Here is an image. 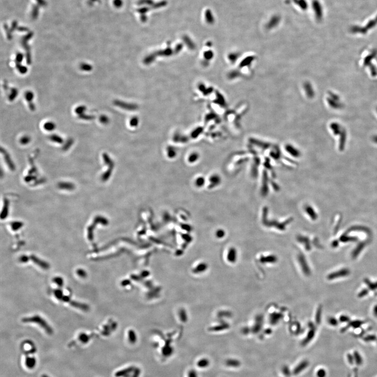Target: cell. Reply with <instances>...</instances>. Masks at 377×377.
<instances>
[{"mask_svg":"<svg viewBox=\"0 0 377 377\" xmlns=\"http://www.w3.org/2000/svg\"><path fill=\"white\" fill-rule=\"evenodd\" d=\"M368 292H369V290H368V289H365L364 290H362L361 292L359 293V298H362V297H364L365 296L367 295Z\"/></svg>","mask_w":377,"mask_h":377,"instance_id":"ffe728a7","label":"cell"},{"mask_svg":"<svg viewBox=\"0 0 377 377\" xmlns=\"http://www.w3.org/2000/svg\"><path fill=\"white\" fill-rule=\"evenodd\" d=\"M366 243H365V242H363V243L359 244L357 246V247L353 250V253H351V256H352L353 258H356L358 257L359 254L361 253L362 250L364 249L365 246L366 245Z\"/></svg>","mask_w":377,"mask_h":377,"instance_id":"ba28073f","label":"cell"},{"mask_svg":"<svg viewBox=\"0 0 377 377\" xmlns=\"http://www.w3.org/2000/svg\"><path fill=\"white\" fill-rule=\"evenodd\" d=\"M340 241L342 242H354V241H357V239L355 237H347L344 236H342L340 239Z\"/></svg>","mask_w":377,"mask_h":377,"instance_id":"4fadbf2b","label":"cell"},{"mask_svg":"<svg viewBox=\"0 0 377 377\" xmlns=\"http://www.w3.org/2000/svg\"><path fill=\"white\" fill-rule=\"evenodd\" d=\"M353 357H354V360L356 362V364L358 365H361L362 364V358L361 357V355L359 353L358 351H355L353 353Z\"/></svg>","mask_w":377,"mask_h":377,"instance_id":"30bf717a","label":"cell"},{"mask_svg":"<svg viewBox=\"0 0 377 377\" xmlns=\"http://www.w3.org/2000/svg\"><path fill=\"white\" fill-rule=\"evenodd\" d=\"M53 281L54 282L55 284L57 285L58 286H59V287H61L63 284V280L60 277H57V278H54L53 280Z\"/></svg>","mask_w":377,"mask_h":377,"instance_id":"2e32d148","label":"cell"},{"mask_svg":"<svg viewBox=\"0 0 377 377\" xmlns=\"http://www.w3.org/2000/svg\"><path fill=\"white\" fill-rule=\"evenodd\" d=\"M210 361L207 359H202L198 362V365L199 367L201 368H205L209 366Z\"/></svg>","mask_w":377,"mask_h":377,"instance_id":"7c38bea8","label":"cell"},{"mask_svg":"<svg viewBox=\"0 0 377 377\" xmlns=\"http://www.w3.org/2000/svg\"><path fill=\"white\" fill-rule=\"evenodd\" d=\"M19 260L21 262H23V263H26L28 261H32L38 266L42 268V269L44 270H47L50 267L49 265L48 264L47 262L43 261L42 259L38 258L34 255H30V256L24 255V256H21L20 258H19Z\"/></svg>","mask_w":377,"mask_h":377,"instance_id":"3957f363","label":"cell"},{"mask_svg":"<svg viewBox=\"0 0 377 377\" xmlns=\"http://www.w3.org/2000/svg\"><path fill=\"white\" fill-rule=\"evenodd\" d=\"M225 365L229 367L238 368L241 366V362L236 359H228L225 361Z\"/></svg>","mask_w":377,"mask_h":377,"instance_id":"52a82bcc","label":"cell"},{"mask_svg":"<svg viewBox=\"0 0 377 377\" xmlns=\"http://www.w3.org/2000/svg\"><path fill=\"white\" fill-rule=\"evenodd\" d=\"M22 322L26 323H35L36 324L39 325L44 330H46L47 332L49 333L52 332V329L48 324L47 322L39 315H33L32 317H24L22 319Z\"/></svg>","mask_w":377,"mask_h":377,"instance_id":"7a4b0ae2","label":"cell"},{"mask_svg":"<svg viewBox=\"0 0 377 377\" xmlns=\"http://www.w3.org/2000/svg\"><path fill=\"white\" fill-rule=\"evenodd\" d=\"M321 312H322V306H320L319 308L318 309L317 312V317H316V321H317V324H319L320 322H321Z\"/></svg>","mask_w":377,"mask_h":377,"instance_id":"e0dca14e","label":"cell"},{"mask_svg":"<svg viewBox=\"0 0 377 377\" xmlns=\"http://www.w3.org/2000/svg\"><path fill=\"white\" fill-rule=\"evenodd\" d=\"M53 294L54 296V297L58 300L63 301V302L68 303L69 304H70L72 306H74V308L81 309L83 311H87L89 309V307L85 304L80 303L77 302L76 301L72 300L70 298V295L68 292L65 293L63 291L60 290V289L53 290Z\"/></svg>","mask_w":377,"mask_h":377,"instance_id":"6da1fadb","label":"cell"},{"mask_svg":"<svg viewBox=\"0 0 377 377\" xmlns=\"http://www.w3.org/2000/svg\"><path fill=\"white\" fill-rule=\"evenodd\" d=\"M374 316L377 317V305L374 306Z\"/></svg>","mask_w":377,"mask_h":377,"instance_id":"cb8c5ba5","label":"cell"},{"mask_svg":"<svg viewBox=\"0 0 377 377\" xmlns=\"http://www.w3.org/2000/svg\"><path fill=\"white\" fill-rule=\"evenodd\" d=\"M365 282L366 283L370 290H374L377 289V282L372 283L368 279H365L364 280Z\"/></svg>","mask_w":377,"mask_h":377,"instance_id":"8fae6325","label":"cell"},{"mask_svg":"<svg viewBox=\"0 0 377 377\" xmlns=\"http://www.w3.org/2000/svg\"><path fill=\"white\" fill-rule=\"evenodd\" d=\"M363 324H364V321H358V320L353 321L349 323L348 325L346 326L345 327L342 328L341 330V331L342 333L345 332L346 330H347L349 327H353L354 328H357L360 327Z\"/></svg>","mask_w":377,"mask_h":377,"instance_id":"8992f818","label":"cell"},{"mask_svg":"<svg viewBox=\"0 0 377 377\" xmlns=\"http://www.w3.org/2000/svg\"><path fill=\"white\" fill-rule=\"evenodd\" d=\"M309 362L307 360H305L301 362L294 369L293 371L292 374L294 376L300 374L301 372L303 371L306 369V368L309 366Z\"/></svg>","mask_w":377,"mask_h":377,"instance_id":"5b68a950","label":"cell"},{"mask_svg":"<svg viewBox=\"0 0 377 377\" xmlns=\"http://www.w3.org/2000/svg\"><path fill=\"white\" fill-rule=\"evenodd\" d=\"M374 141L375 142H376L377 143V136H376V137H374Z\"/></svg>","mask_w":377,"mask_h":377,"instance_id":"d4e9b609","label":"cell"},{"mask_svg":"<svg viewBox=\"0 0 377 377\" xmlns=\"http://www.w3.org/2000/svg\"><path fill=\"white\" fill-rule=\"evenodd\" d=\"M315 330L314 329V327H313L309 332L307 337L303 340V342L302 343L303 345H306V344H308L313 339V338L314 337V335H315Z\"/></svg>","mask_w":377,"mask_h":377,"instance_id":"9c48e42d","label":"cell"},{"mask_svg":"<svg viewBox=\"0 0 377 377\" xmlns=\"http://www.w3.org/2000/svg\"><path fill=\"white\" fill-rule=\"evenodd\" d=\"M340 321L341 322H349L350 321V318L346 315H342L340 318Z\"/></svg>","mask_w":377,"mask_h":377,"instance_id":"44dd1931","label":"cell"},{"mask_svg":"<svg viewBox=\"0 0 377 377\" xmlns=\"http://www.w3.org/2000/svg\"><path fill=\"white\" fill-rule=\"evenodd\" d=\"M349 274H350L349 270L345 268V269H341L337 271L333 272L328 276L327 278L329 280L335 279L338 278L346 277L347 276H348Z\"/></svg>","mask_w":377,"mask_h":377,"instance_id":"277c9868","label":"cell"},{"mask_svg":"<svg viewBox=\"0 0 377 377\" xmlns=\"http://www.w3.org/2000/svg\"><path fill=\"white\" fill-rule=\"evenodd\" d=\"M377 340L376 336L374 335H367L364 338V340L366 342L375 341Z\"/></svg>","mask_w":377,"mask_h":377,"instance_id":"9a60e30c","label":"cell"},{"mask_svg":"<svg viewBox=\"0 0 377 377\" xmlns=\"http://www.w3.org/2000/svg\"><path fill=\"white\" fill-rule=\"evenodd\" d=\"M338 245V242L337 240H335V241H334V242H333L332 246L333 247H334V248H335V247H336Z\"/></svg>","mask_w":377,"mask_h":377,"instance_id":"603a6c76","label":"cell"},{"mask_svg":"<svg viewBox=\"0 0 377 377\" xmlns=\"http://www.w3.org/2000/svg\"><path fill=\"white\" fill-rule=\"evenodd\" d=\"M347 359H348V362L349 364L351 365H353L355 361L354 360V357L353 356H352L351 354L349 353L347 355Z\"/></svg>","mask_w":377,"mask_h":377,"instance_id":"7402d4cb","label":"cell"},{"mask_svg":"<svg viewBox=\"0 0 377 377\" xmlns=\"http://www.w3.org/2000/svg\"><path fill=\"white\" fill-rule=\"evenodd\" d=\"M282 372L287 377H290L292 374L289 368L287 366H285L282 368Z\"/></svg>","mask_w":377,"mask_h":377,"instance_id":"5bb4252c","label":"cell"},{"mask_svg":"<svg viewBox=\"0 0 377 377\" xmlns=\"http://www.w3.org/2000/svg\"><path fill=\"white\" fill-rule=\"evenodd\" d=\"M317 377H325L326 375V371L324 369H320L317 372Z\"/></svg>","mask_w":377,"mask_h":377,"instance_id":"ac0fdd59","label":"cell"},{"mask_svg":"<svg viewBox=\"0 0 377 377\" xmlns=\"http://www.w3.org/2000/svg\"><path fill=\"white\" fill-rule=\"evenodd\" d=\"M328 322L330 324L332 325L333 326H336L338 323L337 320L334 317H330L328 319Z\"/></svg>","mask_w":377,"mask_h":377,"instance_id":"d6986e66","label":"cell"}]
</instances>
